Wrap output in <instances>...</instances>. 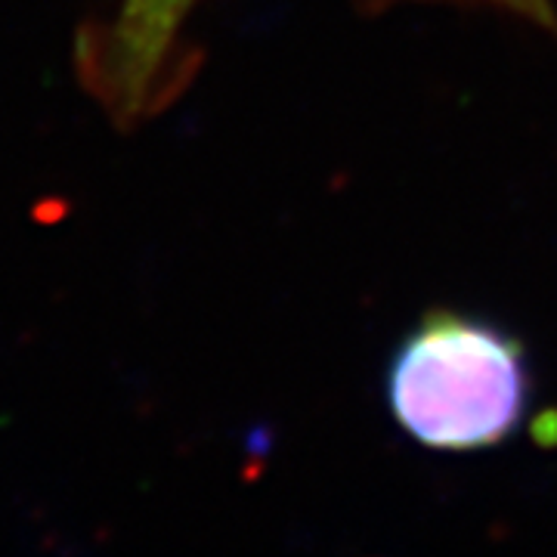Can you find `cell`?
Segmentation results:
<instances>
[{"instance_id": "1", "label": "cell", "mask_w": 557, "mask_h": 557, "mask_svg": "<svg viewBox=\"0 0 557 557\" xmlns=\"http://www.w3.org/2000/svg\"><path fill=\"white\" fill-rule=\"evenodd\" d=\"M530 375L518 338L480 319L431 313L387 369L399 431L437 453H480L518 434Z\"/></svg>"}, {"instance_id": "3", "label": "cell", "mask_w": 557, "mask_h": 557, "mask_svg": "<svg viewBox=\"0 0 557 557\" xmlns=\"http://www.w3.org/2000/svg\"><path fill=\"white\" fill-rule=\"evenodd\" d=\"M362 3H366V7H372V10H381V7H391V3H399V0H362ZM456 3H483V7H498V10L515 13V16H520V20L557 32V10L552 0H456Z\"/></svg>"}, {"instance_id": "2", "label": "cell", "mask_w": 557, "mask_h": 557, "mask_svg": "<svg viewBox=\"0 0 557 557\" xmlns=\"http://www.w3.org/2000/svg\"><path fill=\"white\" fill-rule=\"evenodd\" d=\"M199 0H121L100 47L97 87L121 121L152 109L159 78Z\"/></svg>"}]
</instances>
